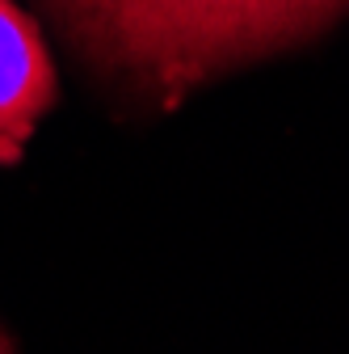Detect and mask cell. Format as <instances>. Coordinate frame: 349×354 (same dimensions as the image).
Wrapping results in <instances>:
<instances>
[{
	"label": "cell",
	"mask_w": 349,
	"mask_h": 354,
	"mask_svg": "<svg viewBox=\"0 0 349 354\" xmlns=\"http://www.w3.org/2000/svg\"><path fill=\"white\" fill-rule=\"evenodd\" d=\"M76 51L164 106L202 80L278 55L282 0H47Z\"/></svg>",
	"instance_id": "cell-1"
},
{
	"label": "cell",
	"mask_w": 349,
	"mask_h": 354,
	"mask_svg": "<svg viewBox=\"0 0 349 354\" xmlns=\"http://www.w3.org/2000/svg\"><path fill=\"white\" fill-rule=\"evenodd\" d=\"M55 97L59 76L38 26L13 0H0V156L17 152Z\"/></svg>",
	"instance_id": "cell-2"
},
{
	"label": "cell",
	"mask_w": 349,
	"mask_h": 354,
	"mask_svg": "<svg viewBox=\"0 0 349 354\" xmlns=\"http://www.w3.org/2000/svg\"><path fill=\"white\" fill-rule=\"evenodd\" d=\"M0 354H13V350H9V342H5V333H0Z\"/></svg>",
	"instance_id": "cell-3"
}]
</instances>
